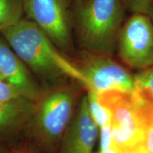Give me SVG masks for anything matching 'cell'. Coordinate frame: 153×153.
<instances>
[{
    "label": "cell",
    "instance_id": "6da1fadb",
    "mask_svg": "<svg viewBox=\"0 0 153 153\" xmlns=\"http://www.w3.org/2000/svg\"><path fill=\"white\" fill-rule=\"evenodd\" d=\"M1 34L44 89L71 79L87 91H91L89 82L74 64L72 57L57 48L29 19L23 17Z\"/></svg>",
    "mask_w": 153,
    "mask_h": 153
},
{
    "label": "cell",
    "instance_id": "7a4b0ae2",
    "mask_svg": "<svg viewBox=\"0 0 153 153\" xmlns=\"http://www.w3.org/2000/svg\"><path fill=\"white\" fill-rule=\"evenodd\" d=\"M44 89L35 102L26 131L39 153H57L61 138L86 89L74 80ZM87 91V90H86Z\"/></svg>",
    "mask_w": 153,
    "mask_h": 153
},
{
    "label": "cell",
    "instance_id": "3957f363",
    "mask_svg": "<svg viewBox=\"0 0 153 153\" xmlns=\"http://www.w3.org/2000/svg\"><path fill=\"white\" fill-rule=\"evenodd\" d=\"M126 11L121 0H82L74 3L73 31L80 49L113 56Z\"/></svg>",
    "mask_w": 153,
    "mask_h": 153
},
{
    "label": "cell",
    "instance_id": "277c9868",
    "mask_svg": "<svg viewBox=\"0 0 153 153\" xmlns=\"http://www.w3.org/2000/svg\"><path fill=\"white\" fill-rule=\"evenodd\" d=\"M97 94L99 103L110 112L114 144L123 153L143 145L144 122L135 93L109 90Z\"/></svg>",
    "mask_w": 153,
    "mask_h": 153
},
{
    "label": "cell",
    "instance_id": "5b68a950",
    "mask_svg": "<svg viewBox=\"0 0 153 153\" xmlns=\"http://www.w3.org/2000/svg\"><path fill=\"white\" fill-rule=\"evenodd\" d=\"M26 18L37 25L69 57L76 51L73 40L74 0H22Z\"/></svg>",
    "mask_w": 153,
    "mask_h": 153
},
{
    "label": "cell",
    "instance_id": "8992f818",
    "mask_svg": "<svg viewBox=\"0 0 153 153\" xmlns=\"http://www.w3.org/2000/svg\"><path fill=\"white\" fill-rule=\"evenodd\" d=\"M72 60L89 82L91 91L97 94L109 90L135 92L134 75L111 55L79 49L72 57Z\"/></svg>",
    "mask_w": 153,
    "mask_h": 153
},
{
    "label": "cell",
    "instance_id": "52a82bcc",
    "mask_svg": "<svg viewBox=\"0 0 153 153\" xmlns=\"http://www.w3.org/2000/svg\"><path fill=\"white\" fill-rule=\"evenodd\" d=\"M122 62L139 71L153 65V22L147 14L132 13L125 19L116 51Z\"/></svg>",
    "mask_w": 153,
    "mask_h": 153
},
{
    "label": "cell",
    "instance_id": "ba28073f",
    "mask_svg": "<svg viewBox=\"0 0 153 153\" xmlns=\"http://www.w3.org/2000/svg\"><path fill=\"white\" fill-rule=\"evenodd\" d=\"M98 137L99 128L89 112L85 93L63 134L57 153H94Z\"/></svg>",
    "mask_w": 153,
    "mask_h": 153
},
{
    "label": "cell",
    "instance_id": "9c48e42d",
    "mask_svg": "<svg viewBox=\"0 0 153 153\" xmlns=\"http://www.w3.org/2000/svg\"><path fill=\"white\" fill-rule=\"evenodd\" d=\"M0 74L23 98L36 102L43 92V88L3 38H0Z\"/></svg>",
    "mask_w": 153,
    "mask_h": 153
},
{
    "label": "cell",
    "instance_id": "30bf717a",
    "mask_svg": "<svg viewBox=\"0 0 153 153\" xmlns=\"http://www.w3.org/2000/svg\"><path fill=\"white\" fill-rule=\"evenodd\" d=\"M35 102L23 97L0 101V140L12 139L26 129Z\"/></svg>",
    "mask_w": 153,
    "mask_h": 153
},
{
    "label": "cell",
    "instance_id": "8fae6325",
    "mask_svg": "<svg viewBox=\"0 0 153 153\" xmlns=\"http://www.w3.org/2000/svg\"><path fill=\"white\" fill-rule=\"evenodd\" d=\"M22 0H0V33L23 18Z\"/></svg>",
    "mask_w": 153,
    "mask_h": 153
},
{
    "label": "cell",
    "instance_id": "7c38bea8",
    "mask_svg": "<svg viewBox=\"0 0 153 153\" xmlns=\"http://www.w3.org/2000/svg\"><path fill=\"white\" fill-rule=\"evenodd\" d=\"M135 94L140 100L153 107V65L134 75Z\"/></svg>",
    "mask_w": 153,
    "mask_h": 153
},
{
    "label": "cell",
    "instance_id": "4fadbf2b",
    "mask_svg": "<svg viewBox=\"0 0 153 153\" xmlns=\"http://www.w3.org/2000/svg\"><path fill=\"white\" fill-rule=\"evenodd\" d=\"M87 92L89 112L99 128L110 124V112L99 103L97 93L91 91H87Z\"/></svg>",
    "mask_w": 153,
    "mask_h": 153
},
{
    "label": "cell",
    "instance_id": "5bb4252c",
    "mask_svg": "<svg viewBox=\"0 0 153 153\" xmlns=\"http://www.w3.org/2000/svg\"><path fill=\"white\" fill-rule=\"evenodd\" d=\"M127 11L131 13L141 12L147 14L153 4V0H121Z\"/></svg>",
    "mask_w": 153,
    "mask_h": 153
},
{
    "label": "cell",
    "instance_id": "9a60e30c",
    "mask_svg": "<svg viewBox=\"0 0 153 153\" xmlns=\"http://www.w3.org/2000/svg\"><path fill=\"white\" fill-rule=\"evenodd\" d=\"M99 150H103L108 148L114 144L112 140L111 124L103 126L99 128Z\"/></svg>",
    "mask_w": 153,
    "mask_h": 153
},
{
    "label": "cell",
    "instance_id": "2e32d148",
    "mask_svg": "<svg viewBox=\"0 0 153 153\" xmlns=\"http://www.w3.org/2000/svg\"><path fill=\"white\" fill-rule=\"evenodd\" d=\"M22 97L9 84L0 79V101H7Z\"/></svg>",
    "mask_w": 153,
    "mask_h": 153
},
{
    "label": "cell",
    "instance_id": "e0dca14e",
    "mask_svg": "<svg viewBox=\"0 0 153 153\" xmlns=\"http://www.w3.org/2000/svg\"><path fill=\"white\" fill-rule=\"evenodd\" d=\"M9 153H39L28 140L14 145L9 150Z\"/></svg>",
    "mask_w": 153,
    "mask_h": 153
},
{
    "label": "cell",
    "instance_id": "ac0fdd59",
    "mask_svg": "<svg viewBox=\"0 0 153 153\" xmlns=\"http://www.w3.org/2000/svg\"><path fill=\"white\" fill-rule=\"evenodd\" d=\"M97 153H123L118 149L117 147L114 144H113L111 146L109 147L108 148L105 149L103 150H99Z\"/></svg>",
    "mask_w": 153,
    "mask_h": 153
},
{
    "label": "cell",
    "instance_id": "d6986e66",
    "mask_svg": "<svg viewBox=\"0 0 153 153\" xmlns=\"http://www.w3.org/2000/svg\"><path fill=\"white\" fill-rule=\"evenodd\" d=\"M126 153H145V151L144 148L143 147V145H141V146L138 147V148L134 149V150L129 151V152H127Z\"/></svg>",
    "mask_w": 153,
    "mask_h": 153
},
{
    "label": "cell",
    "instance_id": "ffe728a7",
    "mask_svg": "<svg viewBox=\"0 0 153 153\" xmlns=\"http://www.w3.org/2000/svg\"><path fill=\"white\" fill-rule=\"evenodd\" d=\"M147 14L148 15L149 17L151 19V20L153 22V4L151 6L150 8L149 9V10L148 11V13H147Z\"/></svg>",
    "mask_w": 153,
    "mask_h": 153
},
{
    "label": "cell",
    "instance_id": "44dd1931",
    "mask_svg": "<svg viewBox=\"0 0 153 153\" xmlns=\"http://www.w3.org/2000/svg\"><path fill=\"white\" fill-rule=\"evenodd\" d=\"M0 153H9V150L4 148L3 145H0Z\"/></svg>",
    "mask_w": 153,
    "mask_h": 153
},
{
    "label": "cell",
    "instance_id": "7402d4cb",
    "mask_svg": "<svg viewBox=\"0 0 153 153\" xmlns=\"http://www.w3.org/2000/svg\"><path fill=\"white\" fill-rule=\"evenodd\" d=\"M80 1H82V0H74V3H77V2H79Z\"/></svg>",
    "mask_w": 153,
    "mask_h": 153
},
{
    "label": "cell",
    "instance_id": "603a6c76",
    "mask_svg": "<svg viewBox=\"0 0 153 153\" xmlns=\"http://www.w3.org/2000/svg\"><path fill=\"white\" fill-rule=\"evenodd\" d=\"M0 79H2V76H1V74H0Z\"/></svg>",
    "mask_w": 153,
    "mask_h": 153
}]
</instances>
